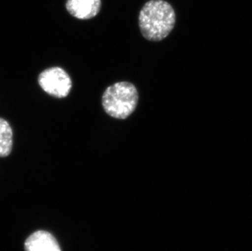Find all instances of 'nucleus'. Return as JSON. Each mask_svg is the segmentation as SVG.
I'll return each instance as SVG.
<instances>
[{
  "instance_id": "1",
  "label": "nucleus",
  "mask_w": 252,
  "mask_h": 251,
  "mask_svg": "<svg viewBox=\"0 0 252 251\" xmlns=\"http://www.w3.org/2000/svg\"><path fill=\"white\" fill-rule=\"evenodd\" d=\"M176 24V14L171 4L163 0H150L139 15V26L144 38L162 41L167 38Z\"/></svg>"
},
{
  "instance_id": "2",
  "label": "nucleus",
  "mask_w": 252,
  "mask_h": 251,
  "mask_svg": "<svg viewBox=\"0 0 252 251\" xmlns=\"http://www.w3.org/2000/svg\"><path fill=\"white\" fill-rule=\"evenodd\" d=\"M139 94L129 82H119L108 87L103 93L102 106L105 113L116 119H126L136 110Z\"/></svg>"
},
{
  "instance_id": "3",
  "label": "nucleus",
  "mask_w": 252,
  "mask_h": 251,
  "mask_svg": "<svg viewBox=\"0 0 252 251\" xmlns=\"http://www.w3.org/2000/svg\"><path fill=\"white\" fill-rule=\"evenodd\" d=\"M38 83L48 95L59 99L66 97L72 88L71 78L60 67H53L43 70L38 75Z\"/></svg>"
},
{
  "instance_id": "4",
  "label": "nucleus",
  "mask_w": 252,
  "mask_h": 251,
  "mask_svg": "<svg viewBox=\"0 0 252 251\" xmlns=\"http://www.w3.org/2000/svg\"><path fill=\"white\" fill-rule=\"evenodd\" d=\"M101 0H67L66 9L69 14L80 20H89L99 13Z\"/></svg>"
},
{
  "instance_id": "5",
  "label": "nucleus",
  "mask_w": 252,
  "mask_h": 251,
  "mask_svg": "<svg viewBox=\"0 0 252 251\" xmlns=\"http://www.w3.org/2000/svg\"><path fill=\"white\" fill-rule=\"evenodd\" d=\"M26 251H62L55 237L50 232L37 231L25 242Z\"/></svg>"
},
{
  "instance_id": "6",
  "label": "nucleus",
  "mask_w": 252,
  "mask_h": 251,
  "mask_svg": "<svg viewBox=\"0 0 252 251\" xmlns=\"http://www.w3.org/2000/svg\"><path fill=\"white\" fill-rule=\"evenodd\" d=\"M12 129L9 123L0 118V157H6L12 150Z\"/></svg>"
}]
</instances>
